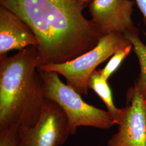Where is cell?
Masks as SVG:
<instances>
[{"mask_svg": "<svg viewBox=\"0 0 146 146\" xmlns=\"http://www.w3.org/2000/svg\"><path fill=\"white\" fill-rule=\"evenodd\" d=\"M124 35L110 34L102 37L96 47L67 62L41 65L39 70L55 72L63 76L66 84L81 95L88 94V81L91 74L101 63L115 52L131 45Z\"/></svg>", "mask_w": 146, "mask_h": 146, "instance_id": "277c9868", "label": "cell"}, {"mask_svg": "<svg viewBox=\"0 0 146 146\" xmlns=\"http://www.w3.org/2000/svg\"><path fill=\"white\" fill-rule=\"evenodd\" d=\"M132 45L128 46L115 52L112 55L110 61L102 69H100L101 76L104 80L107 81L113 73L118 68L120 64L131 52Z\"/></svg>", "mask_w": 146, "mask_h": 146, "instance_id": "8fae6325", "label": "cell"}, {"mask_svg": "<svg viewBox=\"0 0 146 146\" xmlns=\"http://www.w3.org/2000/svg\"><path fill=\"white\" fill-rule=\"evenodd\" d=\"M77 2H78L79 3H82V4H84V5H89L91 1L92 0H75Z\"/></svg>", "mask_w": 146, "mask_h": 146, "instance_id": "5bb4252c", "label": "cell"}, {"mask_svg": "<svg viewBox=\"0 0 146 146\" xmlns=\"http://www.w3.org/2000/svg\"><path fill=\"white\" fill-rule=\"evenodd\" d=\"M88 5L91 21L103 36L139 33L132 19L134 1L92 0Z\"/></svg>", "mask_w": 146, "mask_h": 146, "instance_id": "52a82bcc", "label": "cell"}, {"mask_svg": "<svg viewBox=\"0 0 146 146\" xmlns=\"http://www.w3.org/2000/svg\"><path fill=\"white\" fill-rule=\"evenodd\" d=\"M118 131L107 146H146V99L133 86L127 93V105Z\"/></svg>", "mask_w": 146, "mask_h": 146, "instance_id": "8992f818", "label": "cell"}, {"mask_svg": "<svg viewBox=\"0 0 146 146\" xmlns=\"http://www.w3.org/2000/svg\"><path fill=\"white\" fill-rule=\"evenodd\" d=\"M42 64L34 46L0 56V129L36 123L45 100L38 70Z\"/></svg>", "mask_w": 146, "mask_h": 146, "instance_id": "7a4b0ae2", "label": "cell"}, {"mask_svg": "<svg viewBox=\"0 0 146 146\" xmlns=\"http://www.w3.org/2000/svg\"><path fill=\"white\" fill-rule=\"evenodd\" d=\"M137 5L142 14L146 27V0H135Z\"/></svg>", "mask_w": 146, "mask_h": 146, "instance_id": "4fadbf2b", "label": "cell"}, {"mask_svg": "<svg viewBox=\"0 0 146 146\" xmlns=\"http://www.w3.org/2000/svg\"><path fill=\"white\" fill-rule=\"evenodd\" d=\"M19 128L14 125L0 129V146H17Z\"/></svg>", "mask_w": 146, "mask_h": 146, "instance_id": "7c38bea8", "label": "cell"}, {"mask_svg": "<svg viewBox=\"0 0 146 146\" xmlns=\"http://www.w3.org/2000/svg\"><path fill=\"white\" fill-rule=\"evenodd\" d=\"M38 70L43 80L44 98L55 102L62 108L67 119L70 135H74L81 126L108 129L115 125L108 111L84 102L81 94L63 82L58 73Z\"/></svg>", "mask_w": 146, "mask_h": 146, "instance_id": "3957f363", "label": "cell"}, {"mask_svg": "<svg viewBox=\"0 0 146 146\" xmlns=\"http://www.w3.org/2000/svg\"><path fill=\"white\" fill-rule=\"evenodd\" d=\"M89 89L93 90L104 101L107 111L111 116L115 124L119 125L122 119L123 110L119 109L113 102L112 93L107 81L104 80L101 76L100 70H95L91 74L88 81Z\"/></svg>", "mask_w": 146, "mask_h": 146, "instance_id": "9c48e42d", "label": "cell"}, {"mask_svg": "<svg viewBox=\"0 0 146 146\" xmlns=\"http://www.w3.org/2000/svg\"><path fill=\"white\" fill-rule=\"evenodd\" d=\"M125 37L131 42L140 64V73L134 87L146 99V46L139 37V33L128 34Z\"/></svg>", "mask_w": 146, "mask_h": 146, "instance_id": "30bf717a", "label": "cell"}, {"mask_svg": "<svg viewBox=\"0 0 146 146\" xmlns=\"http://www.w3.org/2000/svg\"><path fill=\"white\" fill-rule=\"evenodd\" d=\"M70 135L62 108L55 102L45 99L36 123L20 127L17 146H62Z\"/></svg>", "mask_w": 146, "mask_h": 146, "instance_id": "5b68a950", "label": "cell"}, {"mask_svg": "<svg viewBox=\"0 0 146 146\" xmlns=\"http://www.w3.org/2000/svg\"><path fill=\"white\" fill-rule=\"evenodd\" d=\"M31 29L42 64L72 61L96 47L104 36L75 0H0Z\"/></svg>", "mask_w": 146, "mask_h": 146, "instance_id": "6da1fadb", "label": "cell"}, {"mask_svg": "<svg viewBox=\"0 0 146 146\" xmlns=\"http://www.w3.org/2000/svg\"><path fill=\"white\" fill-rule=\"evenodd\" d=\"M38 41L26 23L11 11L0 5V56L13 50L37 48Z\"/></svg>", "mask_w": 146, "mask_h": 146, "instance_id": "ba28073f", "label": "cell"}]
</instances>
